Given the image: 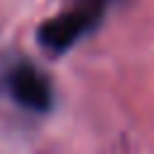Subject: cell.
Listing matches in <instances>:
<instances>
[{
	"mask_svg": "<svg viewBox=\"0 0 154 154\" xmlns=\"http://www.w3.org/2000/svg\"><path fill=\"white\" fill-rule=\"evenodd\" d=\"M106 2H108V0H79L77 5H84V7H99V10H103V7H106Z\"/></svg>",
	"mask_w": 154,
	"mask_h": 154,
	"instance_id": "3957f363",
	"label": "cell"
},
{
	"mask_svg": "<svg viewBox=\"0 0 154 154\" xmlns=\"http://www.w3.org/2000/svg\"><path fill=\"white\" fill-rule=\"evenodd\" d=\"M99 7H84V5H75L65 12H60L58 17H51L48 22H43L38 26V41L46 51L51 53H63L70 46H75L87 31H91L96 26V22L101 19Z\"/></svg>",
	"mask_w": 154,
	"mask_h": 154,
	"instance_id": "6da1fadb",
	"label": "cell"
},
{
	"mask_svg": "<svg viewBox=\"0 0 154 154\" xmlns=\"http://www.w3.org/2000/svg\"><path fill=\"white\" fill-rule=\"evenodd\" d=\"M5 87H7L10 96L26 111L43 113L53 103V89H51L48 77L31 63L12 65L5 75Z\"/></svg>",
	"mask_w": 154,
	"mask_h": 154,
	"instance_id": "7a4b0ae2",
	"label": "cell"
}]
</instances>
